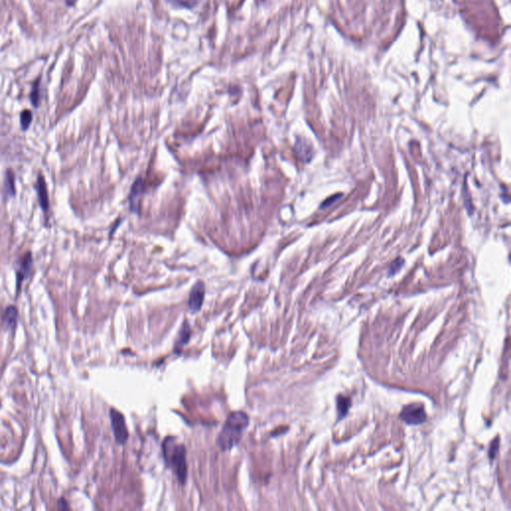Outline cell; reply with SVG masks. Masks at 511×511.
<instances>
[{
	"mask_svg": "<svg viewBox=\"0 0 511 511\" xmlns=\"http://www.w3.org/2000/svg\"><path fill=\"white\" fill-rule=\"evenodd\" d=\"M250 418L245 412L231 413L217 436L216 444L222 452L231 451L241 440L244 432L249 427Z\"/></svg>",
	"mask_w": 511,
	"mask_h": 511,
	"instance_id": "obj_1",
	"label": "cell"
},
{
	"mask_svg": "<svg viewBox=\"0 0 511 511\" xmlns=\"http://www.w3.org/2000/svg\"><path fill=\"white\" fill-rule=\"evenodd\" d=\"M162 452L166 465L177 476L179 482L184 484L187 479V450L184 444L179 443L176 437L168 436L162 443Z\"/></svg>",
	"mask_w": 511,
	"mask_h": 511,
	"instance_id": "obj_2",
	"label": "cell"
},
{
	"mask_svg": "<svg viewBox=\"0 0 511 511\" xmlns=\"http://www.w3.org/2000/svg\"><path fill=\"white\" fill-rule=\"evenodd\" d=\"M110 420H111V428H112L116 442L120 445H124L128 439V436H129L124 415L119 411L115 409H111L110 410Z\"/></svg>",
	"mask_w": 511,
	"mask_h": 511,
	"instance_id": "obj_3",
	"label": "cell"
},
{
	"mask_svg": "<svg viewBox=\"0 0 511 511\" xmlns=\"http://www.w3.org/2000/svg\"><path fill=\"white\" fill-rule=\"evenodd\" d=\"M401 420L408 424H421L427 420V413L422 406L418 404H410L404 407L399 414Z\"/></svg>",
	"mask_w": 511,
	"mask_h": 511,
	"instance_id": "obj_4",
	"label": "cell"
},
{
	"mask_svg": "<svg viewBox=\"0 0 511 511\" xmlns=\"http://www.w3.org/2000/svg\"><path fill=\"white\" fill-rule=\"evenodd\" d=\"M204 299H205V285L203 282L199 281L197 284L194 285L193 288H192L191 293H190L189 301H188V306H189L190 311L192 313L199 312L203 306Z\"/></svg>",
	"mask_w": 511,
	"mask_h": 511,
	"instance_id": "obj_5",
	"label": "cell"
},
{
	"mask_svg": "<svg viewBox=\"0 0 511 511\" xmlns=\"http://www.w3.org/2000/svg\"><path fill=\"white\" fill-rule=\"evenodd\" d=\"M31 266H32L31 254L27 253L23 257V259L21 260L19 264V268L17 269V288L18 290L20 288L21 282H22L24 279H26L28 275L30 274Z\"/></svg>",
	"mask_w": 511,
	"mask_h": 511,
	"instance_id": "obj_6",
	"label": "cell"
},
{
	"mask_svg": "<svg viewBox=\"0 0 511 511\" xmlns=\"http://www.w3.org/2000/svg\"><path fill=\"white\" fill-rule=\"evenodd\" d=\"M295 150L304 162H309L313 157V147L312 145L303 138H297L295 145Z\"/></svg>",
	"mask_w": 511,
	"mask_h": 511,
	"instance_id": "obj_7",
	"label": "cell"
},
{
	"mask_svg": "<svg viewBox=\"0 0 511 511\" xmlns=\"http://www.w3.org/2000/svg\"><path fill=\"white\" fill-rule=\"evenodd\" d=\"M36 191H37V193H38V199H39L40 207L44 212H46L47 209L49 208V200H48V193H47V189H46V184H45L44 178L42 177V175H38Z\"/></svg>",
	"mask_w": 511,
	"mask_h": 511,
	"instance_id": "obj_8",
	"label": "cell"
},
{
	"mask_svg": "<svg viewBox=\"0 0 511 511\" xmlns=\"http://www.w3.org/2000/svg\"><path fill=\"white\" fill-rule=\"evenodd\" d=\"M142 189H143V181L141 178H138L132 189H131V194H130V197H129V200H130V208L131 210L136 213L138 211V205H139V198H140V195H141V192H142Z\"/></svg>",
	"mask_w": 511,
	"mask_h": 511,
	"instance_id": "obj_9",
	"label": "cell"
},
{
	"mask_svg": "<svg viewBox=\"0 0 511 511\" xmlns=\"http://www.w3.org/2000/svg\"><path fill=\"white\" fill-rule=\"evenodd\" d=\"M190 337H191V327H190V324L185 323L183 324L181 328L179 336L175 343V352L178 353L179 350H181L185 345H187L190 340Z\"/></svg>",
	"mask_w": 511,
	"mask_h": 511,
	"instance_id": "obj_10",
	"label": "cell"
},
{
	"mask_svg": "<svg viewBox=\"0 0 511 511\" xmlns=\"http://www.w3.org/2000/svg\"><path fill=\"white\" fill-rule=\"evenodd\" d=\"M17 317H18L17 309L13 306H10L5 310L2 315V321L8 328L14 330L17 325Z\"/></svg>",
	"mask_w": 511,
	"mask_h": 511,
	"instance_id": "obj_11",
	"label": "cell"
},
{
	"mask_svg": "<svg viewBox=\"0 0 511 511\" xmlns=\"http://www.w3.org/2000/svg\"><path fill=\"white\" fill-rule=\"evenodd\" d=\"M351 406V400L349 397L346 396H338L337 397V413L339 418H343L346 416V414L349 412Z\"/></svg>",
	"mask_w": 511,
	"mask_h": 511,
	"instance_id": "obj_12",
	"label": "cell"
},
{
	"mask_svg": "<svg viewBox=\"0 0 511 511\" xmlns=\"http://www.w3.org/2000/svg\"><path fill=\"white\" fill-rule=\"evenodd\" d=\"M31 121H32V114H31L30 111L24 110L22 113H21L20 123H21V128H22V130H27L28 129V127L30 126Z\"/></svg>",
	"mask_w": 511,
	"mask_h": 511,
	"instance_id": "obj_13",
	"label": "cell"
},
{
	"mask_svg": "<svg viewBox=\"0 0 511 511\" xmlns=\"http://www.w3.org/2000/svg\"><path fill=\"white\" fill-rule=\"evenodd\" d=\"M404 265V261L402 258H397L395 259L392 265L390 266V269H389V275L392 276V275H394L396 273L399 272V270L402 268V266Z\"/></svg>",
	"mask_w": 511,
	"mask_h": 511,
	"instance_id": "obj_14",
	"label": "cell"
},
{
	"mask_svg": "<svg viewBox=\"0 0 511 511\" xmlns=\"http://www.w3.org/2000/svg\"><path fill=\"white\" fill-rule=\"evenodd\" d=\"M39 101H40V94H39V79H38L33 85V89L31 92V102L33 103L35 107H37Z\"/></svg>",
	"mask_w": 511,
	"mask_h": 511,
	"instance_id": "obj_15",
	"label": "cell"
},
{
	"mask_svg": "<svg viewBox=\"0 0 511 511\" xmlns=\"http://www.w3.org/2000/svg\"><path fill=\"white\" fill-rule=\"evenodd\" d=\"M498 446H499V440L498 439H494L493 442L491 443V451H489V457H491V459H493L496 456V452L498 451Z\"/></svg>",
	"mask_w": 511,
	"mask_h": 511,
	"instance_id": "obj_16",
	"label": "cell"
},
{
	"mask_svg": "<svg viewBox=\"0 0 511 511\" xmlns=\"http://www.w3.org/2000/svg\"><path fill=\"white\" fill-rule=\"evenodd\" d=\"M342 197H343V195H342V194H340V195H336V196H334V197H332V198H330V199L326 200V201H325V202L323 203V205H322V208L324 209V208H326V207H329V206H331V205H332V204H333L334 202H336L337 200H339V199H340V198H342Z\"/></svg>",
	"mask_w": 511,
	"mask_h": 511,
	"instance_id": "obj_17",
	"label": "cell"
},
{
	"mask_svg": "<svg viewBox=\"0 0 511 511\" xmlns=\"http://www.w3.org/2000/svg\"><path fill=\"white\" fill-rule=\"evenodd\" d=\"M57 505H58V508H59V509H69V506H68L66 500L64 499V498H60V499L58 500Z\"/></svg>",
	"mask_w": 511,
	"mask_h": 511,
	"instance_id": "obj_18",
	"label": "cell"
},
{
	"mask_svg": "<svg viewBox=\"0 0 511 511\" xmlns=\"http://www.w3.org/2000/svg\"><path fill=\"white\" fill-rule=\"evenodd\" d=\"M74 1H75V0H67V3L68 4H72V3H74Z\"/></svg>",
	"mask_w": 511,
	"mask_h": 511,
	"instance_id": "obj_19",
	"label": "cell"
}]
</instances>
